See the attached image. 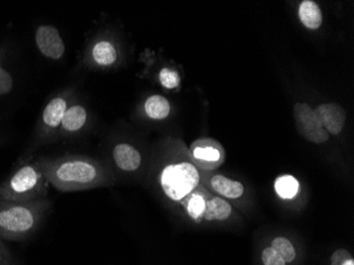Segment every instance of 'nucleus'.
Instances as JSON below:
<instances>
[{
  "instance_id": "nucleus-1",
  "label": "nucleus",
  "mask_w": 354,
  "mask_h": 265,
  "mask_svg": "<svg viewBox=\"0 0 354 265\" xmlns=\"http://www.w3.org/2000/svg\"><path fill=\"white\" fill-rule=\"evenodd\" d=\"M39 163L46 181L61 192L91 190L109 181L104 167L91 157L69 155Z\"/></svg>"
},
{
  "instance_id": "nucleus-2",
  "label": "nucleus",
  "mask_w": 354,
  "mask_h": 265,
  "mask_svg": "<svg viewBox=\"0 0 354 265\" xmlns=\"http://www.w3.org/2000/svg\"><path fill=\"white\" fill-rule=\"evenodd\" d=\"M49 207L50 203L46 199L29 203L0 201V239L25 240L37 230Z\"/></svg>"
},
{
  "instance_id": "nucleus-3",
  "label": "nucleus",
  "mask_w": 354,
  "mask_h": 265,
  "mask_svg": "<svg viewBox=\"0 0 354 265\" xmlns=\"http://www.w3.org/2000/svg\"><path fill=\"white\" fill-rule=\"evenodd\" d=\"M47 183L39 163H26L0 186V201L29 203L45 199Z\"/></svg>"
},
{
  "instance_id": "nucleus-4",
  "label": "nucleus",
  "mask_w": 354,
  "mask_h": 265,
  "mask_svg": "<svg viewBox=\"0 0 354 265\" xmlns=\"http://www.w3.org/2000/svg\"><path fill=\"white\" fill-rule=\"evenodd\" d=\"M159 183L168 199L173 202H182L198 188L200 173L196 165L189 161L171 163L162 169Z\"/></svg>"
},
{
  "instance_id": "nucleus-5",
  "label": "nucleus",
  "mask_w": 354,
  "mask_h": 265,
  "mask_svg": "<svg viewBox=\"0 0 354 265\" xmlns=\"http://www.w3.org/2000/svg\"><path fill=\"white\" fill-rule=\"evenodd\" d=\"M296 127L304 138L314 143H323L329 139V133L320 125L313 109L306 103L294 107Z\"/></svg>"
},
{
  "instance_id": "nucleus-6",
  "label": "nucleus",
  "mask_w": 354,
  "mask_h": 265,
  "mask_svg": "<svg viewBox=\"0 0 354 265\" xmlns=\"http://www.w3.org/2000/svg\"><path fill=\"white\" fill-rule=\"evenodd\" d=\"M190 151L194 163L204 170H214L224 161L222 145L214 139H198L192 143Z\"/></svg>"
},
{
  "instance_id": "nucleus-7",
  "label": "nucleus",
  "mask_w": 354,
  "mask_h": 265,
  "mask_svg": "<svg viewBox=\"0 0 354 265\" xmlns=\"http://www.w3.org/2000/svg\"><path fill=\"white\" fill-rule=\"evenodd\" d=\"M35 42L41 55L48 59L59 60L65 53V44L53 26H41L35 33Z\"/></svg>"
},
{
  "instance_id": "nucleus-8",
  "label": "nucleus",
  "mask_w": 354,
  "mask_h": 265,
  "mask_svg": "<svg viewBox=\"0 0 354 265\" xmlns=\"http://www.w3.org/2000/svg\"><path fill=\"white\" fill-rule=\"evenodd\" d=\"M314 113L329 134L339 135L343 131L347 116L341 105L335 103L322 104L314 111Z\"/></svg>"
},
{
  "instance_id": "nucleus-9",
  "label": "nucleus",
  "mask_w": 354,
  "mask_h": 265,
  "mask_svg": "<svg viewBox=\"0 0 354 265\" xmlns=\"http://www.w3.org/2000/svg\"><path fill=\"white\" fill-rule=\"evenodd\" d=\"M115 163L120 170L125 172H134L140 167L141 154L136 147L127 143H120L113 151Z\"/></svg>"
},
{
  "instance_id": "nucleus-10",
  "label": "nucleus",
  "mask_w": 354,
  "mask_h": 265,
  "mask_svg": "<svg viewBox=\"0 0 354 265\" xmlns=\"http://www.w3.org/2000/svg\"><path fill=\"white\" fill-rule=\"evenodd\" d=\"M300 21L304 27L310 30H316L323 24V14L315 1L304 0L298 10Z\"/></svg>"
},
{
  "instance_id": "nucleus-11",
  "label": "nucleus",
  "mask_w": 354,
  "mask_h": 265,
  "mask_svg": "<svg viewBox=\"0 0 354 265\" xmlns=\"http://www.w3.org/2000/svg\"><path fill=\"white\" fill-rule=\"evenodd\" d=\"M212 189L227 199H238L244 193L243 185L240 181L226 179L222 175H216L210 181Z\"/></svg>"
},
{
  "instance_id": "nucleus-12",
  "label": "nucleus",
  "mask_w": 354,
  "mask_h": 265,
  "mask_svg": "<svg viewBox=\"0 0 354 265\" xmlns=\"http://www.w3.org/2000/svg\"><path fill=\"white\" fill-rule=\"evenodd\" d=\"M67 111V102L63 98L57 97L44 109L43 121L46 125L50 127H57L62 125L64 115Z\"/></svg>"
},
{
  "instance_id": "nucleus-13",
  "label": "nucleus",
  "mask_w": 354,
  "mask_h": 265,
  "mask_svg": "<svg viewBox=\"0 0 354 265\" xmlns=\"http://www.w3.org/2000/svg\"><path fill=\"white\" fill-rule=\"evenodd\" d=\"M230 213L232 206L230 203L220 197H214L212 200L207 201L203 218L207 221H223L230 218Z\"/></svg>"
},
{
  "instance_id": "nucleus-14",
  "label": "nucleus",
  "mask_w": 354,
  "mask_h": 265,
  "mask_svg": "<svg viewBox=\"0 0 354 265\" xmlns=\"http://www.w3.org/2000/svg\"><path fill=\"white\" fill-rule=\"evenodd\" d=\"M87 120V111L82 105H73L67 109L62 125L68 131H77L84 127Z\"/></svg>"
},
{
  "instance_id": "nucleus-15",
  "label": "nucleus",
  "mask_w": 354,
  "mask_h": 265,
  "mask_svg": "<svg viewBox=\"0 0 354 265\" xmlns=\"http://www.w3.org/2000/svg\"><path fill=\"white\" fill-rule=\"evenodd\" d=\"M147 115L155 120H162L170 115L171 107L169 101L162 95H151L145 103Z\"/></svg>"
},
{
  "instance_id": "nucleus-16",
  "label": "nucleus",
  "mask_w": 354,
  "mask_h": 265,
  "mask_svg": "<svg viewBox=\"0 0 354 265\" xmlns=\"http://www.w3.org/2000/svg\"><path fill=\"white\" fill-rule=\"evenodd\" d=\"M91 55H93V61L100 66L113 65L118 57L116 48L107 41H101L95 44Z\"/></svg>"
},
{
  "instance_id": "nucleus-17",
  "label": "nucleus",
  "mask_w": 354,
  "mask_h": 265,
  "mask_svg": "<svg viewBox=\"0 0 354 265\" xmlns=\"http://www.w3.org/2000/svg\"><path fill=\"white\" fill-rule=\"evenodd\" d=\"M180 203L185 207L187 214L193 220H200L201 218H203V213L206 207V200L202 194L192 191Z\"/></svg>"
},
{
  "instance_id": "nucleus-18",
  "label": "nucleus",
  "mask_w": 354,
  "mask_h": 265,
  "mask_svg": "<svg viewBox=\"0 0 354 265\" xmlns=\"http://www.w3.org/2000/svg\"><path fill=\"white\" fill-rule=\"evenodd\" d=\"M275 189L279 197L286 200L288 199L290 200L297 194L299 184L295 177L291 176V175H284L276 181Z\"/></svg>"
},
{
  "instance_id": "nucleus-19",
  "label": "nucleus",
  "mask_w": 354,
  "mask_h": 265,
  "mask_svg": "<svg viewBox=\"0 0 354 265\" xmlns=\"http://www.w3.org/2000/svg\"><path fill=\"white\" fill-rule=\"evenodd\" d=\"M272 248L283 259L286 263L292 262L296 258V252L293 244H292L291 241H288V239L283 238V237H279V238H276L275 240L272 241Z\"/></svg>"
},
{
  "instance_id": "nucleus-20",
  "label": "nucleus",
  "mask_w": 354,
  "mask_h": 265,
  "mask_svg": "<svg viewBox=\"0 0 354 265\" xmlns=\"http://www.w3.org/2000/svg\"><path fill=\"white\" fill-rule=\"evenodd\" d=\"M159 82L166 89H176L180 86V77L177 71L170 68H164L159 73Z\"/></svg>"
},
{
  "instance_id": "nucleus-21",
  "label": "nucleus",
  "mask_w": 354,
  "mask_h": 265,
  "mask_svg": "<svg viewBox=\"0 0 354 265\" xmlns=\"http://www.w3.org/2000/svg\"><path fill=\"white\" fill-rule=\"evenodd\" d=\"M262 261L264 265H286L283 259L272 250V247H268L263 250Z\"/></svg>"
},
{
  "instance_id": "nucleus-22",
  "label": "nucleus",
  "mask_w": 354,
  "mask_h": 265,
  "mask_svg": "<svg viewBox=\"0 0 354 265\" xmlns=\"http://www.w3.org/2000/svg\"><path fill=\"white\" fill-rule=\"evenodd\" d=\"M13 89V79L7 71L0 67V95H7Z\"/></svg>"
},
{
  "instance_id": "nucleus-23",
  "label": "nucleus",
  "mask_w": 354,
  "mask_h": 265,
  "mask_svg": "<svg viewBox=\"0 0 354 265\" xmlns=\"http://www.w3.org/2000/svg\"><path fill=\"white\" fill-rule=\"evenodd\" d=\"M352 258L351 254L346 250H337L331 257V265H343L348 259Z\"/></svg>"
},
{
  "instance_id": "nucleus-24",
  "label": "nucleus",
  "mask_w": 354,
  "mask_h": 265,
  "mask_svg": "<svg viewBox=\"0 0 354 265\" xmlns=\"http://www.w3.org/2000/svg\"><path fill=\"white\" fill-rule=\"evenodd\" d=\"M10 254H11V252H10L9 248L6 246L5 243L0 239V265L5 262L6 259L8 258Z\"/></svg>"
},
{
  "instance_id": "nucleus-25",
  "label": "nucleus",
  "mask_w": 354,
  "mask_h": 265,
  "mask_svg": "<svg viewBox=\"0 0 354 265\" xmlns=\"http://www.w3.org/2000/svg\"><path fill=\"white\" fill-rule=\"evenodd\" d=\"M1 265H21L19 264V261H17V259L15 258V257L13 256V255L10 254L9 256H8V258L6 259L5 262L3 263Z\"/></svg>"
},
{
  "instance_id": "nucleus-26",
  "label": "nucleus",
  "mask_w": 354,
  "mask_h": 265,
  "mask_svg": "<svg viewBox=\"0 0 354 265\" xmlns=\"http://www.w3.org/2000/svg\"><path fill=\"white\" fill-rule=\"evenodd\" d=\"M343 265H354L353 258H349L343 263Z\"/></svg>"
}]
</instances>
